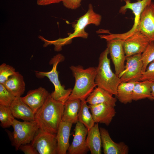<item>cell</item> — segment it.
<instances>
[{
  "label": "cell",
  "mask_w": 154,
  "mask_h": 154,
  "mask_svg": "<svg viewBox=\"0 0 154 154\" xmlns=\"http://www.w3.org/2000/svg\"><path fill=\"white\" fill-rule=\"evenodd\" d=\"M124 0L125 4L120 7L119 12L123 14L125 13L127 9L131 10L135 16L133 25L131 29L125 33L116 34L111 33L110 37L112 38H117L124 40L135 32L142 13L153 0H140L134 3H131L130 0Z\"/></svg>",
  "instance_id": "obj_7"
},
{
  "label": "cell",
  "mask_w": 154,
  "mask_h": 154,
  "mask_svg": "<svg viewBox=\"0 0 154 154\" xmlns=\"http://www.w3.org/2000/svg\"><path fill=\"white\" fill-rule=\"evenodd\" d=\"M146 80L154 82V61L150 63L145 70L142 72V76L140 81Z\"/></svg>",
  "instance_id": "obj_30"
},
{
  "label": "cell",
  "mask_w": 154,
  "mask_h": 154,
  "mask_svg": "<svg viewBox=\"0 0 154 154\" xmlns=\"http://www.w3.org/2000/svg\"><path fill=\"white\" fill-rule=\"evenodd\" d=\"M139 31L150 42H154V3L152 2L142 13L136 31Z\"/></svg>",
  "instance_id": "obj_13"
},
{
  "label": "cell",
  "mask_w": 154,
  "mask_h": 154,
  "mask_svg": "<svg viewBox=\"0 0 154 154\" xmlns=\"http://www.w3.org/2000/svg\"><path fill=\"white\" fill-rule=\"evenodd\" d=\"M136 82H121L119 84L116 96L121 103L126 104L132 102L133 90Z\"/></svg>",
  "instance_id": "obj_24"
},
{
  "label": "cell",
  "mask_w": 154,
  "mask_h": 154,
  "mask_svg": "<svg viewBox=\"0 0 154 154\" xmlns=\"http://www.w3.org/2000/svg\"><path fill=\"white\" fill-rule=\"evenodd\" d=\"M15 118L9 106L0 104V121L2 127L4 128L10 127L12 126Z\"/></svg>",
  "instance_id": "obj_26"
},
{
  "label": "cell",
  "mask_w": 154,
  "mask_h": 154,
  "mask_svg": "<svg viewBox=\"0 0 154 154\" xmlns=\"http://www.w3.org/2000/svg\"><path fill=\"white\" fill-rule=\"evenodd\" d=\"M31 144L39 154H57L56 133L43 131L39 129Z\"/></svg>",
  "instance_id": "obj_9"
},
{
  "label": "cell",
  "mask_w": 154,
  "mask_h": 154,
  "mask_svg": "<svg viewBox=\"0 0 154 154\" xmlns=\"http://www.w3.org/2000/svg\"><path fill=\"white\" fill-rule=\"evenodd\" d=\"M141 59L143 63L142 71L143 72L148 65L154 61V42H149L141 54Z\"/></svg>",
  "instance_id": "obj_27"
},
{
  "label": "cell",
  "mask_w": 154,
  "mask_h": 154,
  "mask_svg": "<svg viewBox=\"0 0 154 154\" xmlns=\"http://www.w3.org/2000/svg\"><path fill=\"white\" fill-rule=\"evenodd\" d=\"M50 94L45 89L40 87L29 90L25 96L21 97V98L35 114L43 104Z\"/></svg>",
  "instance_id": "obj_16"
},
{
  "label": "cell",
  "mask_w": 154,
  "mask_h": 154,
  "mask_svg": "<svg viewBox=\"0 0 154 154\" xmlns=\"http://www.w3.org/2000/svg\"><path fill=\"white\" fill-rule=\"evenodd\" d=\"M64 104L49 94L42 106L35 114V120L41 131L56 133L62 121Z\"/></svg>",
  "instance_id": "obj_1"
},
{
  "label": "cell",
  "mask_w": 154,
  "mask_h": 154,
  "mask_svg": "<svg viewBox=\"0 0 154 154\" xmlns=\"http://www.w3.org/2000/svg\"><path fill=\"white\" fill-rule=\"evenodd\" d=\"M73 123L62 121L56 134L57 154H66L70 145L69 139Z\"/></svg>",
  "instance_id": "obj_18"
},
{
  "label": "cell",
  "mask_w": 154,
  "mask_h": 154,
  "mask_svg": "<svg viewBox=\"0 0 154 154\" xmlns=\"http://www.w3.org/2000/svg\"><path fill=\"white\" fill-rule=\"evenodd\" d=\"M146 98L154 100L151 94V82L147 80L136 82L133 90V100L137 101Z\"/></svg>",
  "instance_id": "obj_23"
},
{
  "label": "cell",
  "mask_w": 154,
  "mask_h": 154,
  "mask_svg": "<svg viewBox=\"0 0 154 154\" xmlns=\"http://www.w3.org/2000/svg\"><path fill=\"white\" fill-rule=\"evenodd\" d=\"M12 126L13 131L10 132L9 134L12 144L16 150L21 145L30 143L39 129L36 120L21 122L15 119Z\"/></svg>",
  "instance_id": "obj_6"
},
{
  "label": "cell",
  "mask_w": 154,
  "mask_h": 154,
  "mask_svg": "<svg viewBox=\"0 0 154 154\" xmlns=\"http://www.w3.org/2000/svg\"><path fill=\"white\" fill-rule=\"evenodd\" d=\"M151 94L154 99V82H151Z\"/></svg>",
  "instance_id": "obj_34"
},
{
  "label": "cell",
  "mask_w": 154,
  "mask_h": 154,
  "mask_svg": "<svg viewBox=\"0 0 154 154\" xmlns=\"http://www.w3.org/2000/svg\"><path fill=\"white\" fill-rule=\"evenodd\" d=\"M3 84L15 97H21L25 91V85L23 77L18 72L10 76Z\"/></svg>",
  "instance_id": "obj_22"
},
{
  "label": "cell",
  "mask_w": 154,
  "mask_h": 154,
  "mask_svg": "<svg viewBox=\"0 0 154 154\" xmlns=\"http://www.w3.org/2000/svg\"><path fill=\"white\" fill-rule=\"evenodd\" d=\"M109 54L107 47L100 55L98 64L96 67L95 82L98 87L116 96L117 88L121 81L111 69L110 59L108 57Z\"/></svg>",
  "instance_id": "obj_3"
},
{
  "label": "cell",
  "mask_w": 154,
  "mask_h": 154,
  "mask_svg": "<svg viewBox=\"0 0 154 154\" xmlns=\"http://www.w3.org/2000/svg\"><path fill=\"white\" fill-rule=\"evenodd\" d=\"M102 147L104 154H127L129 152L128 146L123 141L116 143L111 138L108 131L100 127Z\"/></svg>",
  "instance_id": "obj_15"
},
{
  "label": "cell",
  "mask_w": 154,
  "mask_h": 154,
  "mask_svg": "<svg viewBox=\"0 0 154 154\" xmlns=\"http://www.w3.org/2000/svg\"><path fill=\"white\" fill-rule=\"evenodd\" d=\"M64 59V57L62 54H58L52 58L50 61V64L52 65L50 71L48 72L35 71L37 77H46L49 79L54 87V91L50 94L51 96L54 100L64 104L67 100L72 90L71 88L65 89L64 87L61 85L58 78L57 69V65Z\"/></svg>",
  "instance_id": "obj_5"
},
{
  "label": "cell",
  "mask_w": 154,
  "mask_h": 154,
  "mask_svg": "<svg viewBox=\"0 0 154 154\" xmlns=\"http://www.w3.org/2000/svg\"></svg>",
  "instance_id": "obj_35"
},
{
  "label": "cell",
  "mask_w": 154,
  "mask_h": 154,
  "mask_svg": "<svg viewBox=\"0 0 154 154\" xmlns=\"http://www.w3.org/2000/svg\"><path fill=\"white\" fill-rule=\"evenodd\" d=\"M62 0H37L38 5L41 6L46 5L58 3Z\"/></svg>",
  "instance_id": "obj_33"
},
{
  "label": "cell",
  "mask_w": 154,
  "mask_h": 154,
  "mask_svg": "<svg viewBox=\"0 0 154 154\" xmlns=\"http://www.w3.org/2000/svg\"><path fill=\"white\" fill-rule=\"evenodd\" d=\"M106 41L107 48L114 66L115 73L118 76L124 69L126 58L122 40L116 38Z\"/></svg>",
  "instance_id": "obj_10"
},
{
  "label": "cell",
  "mask_w": 154,
  "mask_h": 154,
  "mask_svg": "<svg viewBox=\"0 0 154 154\" xmlns=\"http://www.w3.org/2000/svg\"><path fill=\"white\" fill-rule=\"evenodd\" d=\"M89 106L95 123H104L108 126L116 114L114 107L106 104L89 105Z\"/></svg>",
  "instance_id": "obj_14"
},
{
  "label": "cell",
  "mask_w": 154,
  "mask_h": 154,
  "mask_svg": "<svg viewBox=\"0 0 154 154\" xmlns=\"http://www.w3.org/2000/svg\"><path fill=\"white\" fill-rule=\"evenodd\" d=\"M126 60L124 69L118 76L121 82L139 81L143 66L141 54L127 57Z\"/></svg>",
  "instance_id": "obj_8"
},
{
  "label": "cell",
  "mask_w": 154,
  "mask_h": 154,
  "mask_svg": "<svg viewBox=\"0 0 154 154\" xmlns=\"http://www.w3.org/2000/svg\"><path fill=\"white\" fill-rule=\"evenodd\" d=\"M113 95L105 90L97 87L94 89L86 100L90 105L104 103L115 107L117 99Z\"/></svg>",
  "instance_id": "obj_19"
},
{
  "label": "cell",
  "mask_w": 154,
  "mask_h": 154,
  "mask_svg": "<svg viewBox=\"0 0 154 154\" xmlns=\"http://www.w3.org/2000/svg\"><path fill=\"white\" fill-rule=\"evenodd\" d=\"M16 72L13 66L5 63L2 64L0 66V84H3Z\"/></svg>",
  "instance_id": "obj_29"
},
{
  "label": "cell",
  "mask_w": 154,
  "mask_h": 154,
  "mask_svg": "<svg viewBox=\"0 0 154 154\" xmlns=\"http://www.w3.org/2000/svg\"><path fill=\"white\" fill-rule=\"evenodd\" d=\"M9 107L15 118L22 119L24 121H32L35 120V114L22 101L21 97H16Z\"/></svg>",
  "instance_id": "obj_17"
},
{
  "label": "cell",
  "mask_w": 154,
  "mask_h": 154,
  "mask_svg": "<svg viewBox=\"0 0 154 154\" xmlns=\"http://www.w3.org/2000/svg\"><path fill=\"white\" fill-rule=\"evenodd\" d=\"M81 106L80 99L67 100L64 104L62 121L76 123L78 121V115Z\"/></svg>",
  "instance_id": "obj_21"
},
{
  "label": "cell",
  "mask_w": 154,
  "mask_h": 154,
  "mask_svg": "<svg viewBox=\"0 0 154 154\" xmlns=\"http://www.w3.org/2000/svg\"><path fill=\"white\" fill-rule=\"evenodd\" d=\"M86 99L81 100V106L78 115V120L83 124L88 130L95 125V122L90 112Z\"/></svg>",
  "instance_id": "obj_25"
},
{
  "label": "cell",
  "mask_w": 154,
  "mask_h": 154,
  "mask_svg": "<svg viewBox=\"0 0 154 154\" xmlns=\"http://www.w3.org/2000/svg\"><path fill=\"white\" fill-rule=\"evenodd\" d=\"M86 145L92 154L102 153V141L98 123L88 130Z\"/></svg>",
  "instance_id": "obj_20"
},
{
  "label": "cell",
  "mask_w": 154,
  "mask_h": 154,
  "mask_svg": "<svg viewBox=\"0 0 154 154\" xmlns=\"http://www.w3.org/2000/svg\"><path fill=\"white\" fill-rule=\"evenodd\" d=\"M74 76L75 82L67 100L86 99L97 85L95 82L96 67L84 69L81 66L70 67Z\"/></svg>",
  "instance_id": "obj_2"
},
{
  "label": "cell",
  "mask_w": 154,
  "mask_h": 154,
  "mask_svg": "<svg viewBox=\"0 0 154 154\" xmlns=\"http://www.w3.org/2000/svg\"><path fill=\"white\" fill-rule=\"evenodd\" d=\"M101 20V16L94 11L92 5L90 3L89 4L86 13L79 18L76 23L72 25L74 31L72 33L70 34L66 38H59L53 41L47 40L46 44L47 45H54L55 50L58 51L61 49L62 46L70 43V41L74 38L81 37L87 38L88 34L85 31V27L90 24L98 26L100 24Z\"/></svg>",
  "instance_id": "obj_4"
},
{
  "label": "cell",
  "mask_w": 154,
  "mask_h": 154,
  "mask_svg": "<svg viewBox=\"0 0 154 154\" xmlns=\"http://www.w3.org/2000/svg\"><path fill=\"white\" fill-rule=\"evenodd\" d=\"M19 149L25 154H38V153L31 144H27L21 145Z\"/></svg>",
  "instance_id": "obj_32"
},
{
  "label": "cell",
  "mask_w": 154,
  "mask_h": 154,
  "mask_svg": "<svg viewBox=\"0 0 154 154\" xmlns=\"http://www.w3.org/2000/svg\"><path fill=\"white\" fill-rule=\"evenodd\" d=\"M15 97L3 84H0V104L10 106Z\"/></svg>",
  "instance_id": "obj_28"
},
{
  "label": "cell",
  "mask_w": 154,
  "mask_h": 154,
  "mask_svg": "<svg viewBox=\"0 0 154 154\" xmlns=\"http://www.w3.org/2000/svg\"><path fill=\"white\" fill-rule=\"evenodd\" d=\"M122 40L126 57L141 54L150 41L148 38L139 31H137L127 38Z\"/></svg>",
  "instance_id": "obj_11"
},
{
  "label": "cell",
  "mask_w": 154,
  "mask_h": 154,
  "mask_svg": "<svg viewBox=\"0 0 154 154\" xmlns=\"http://www.w3.org/2000/svg\"><path fill=\"white\" fill-rule=\"evenodd\" d=\"M82 0H62L64 6L67 8L75 9L79 7Z\"/></svg>",
  "instance_id": "obj_31"
},
{
  "label": "cell",
  "mask_w": 154,
  "mask_h": 154,
  "mask_svg": "<svg viewBox=\"0 0 154 154\" xmlns=\"http://www.w3.org/2000/svg\"><path fill=\"white\" fill-rule=\"evenodd\" d=\"M73 141L68 150L69 154H85L89 150L86 145L88 130L82 123L78 121L76 123Z\"/></svg>",
  "instance_id": "obj_12"
}]
</instances>
